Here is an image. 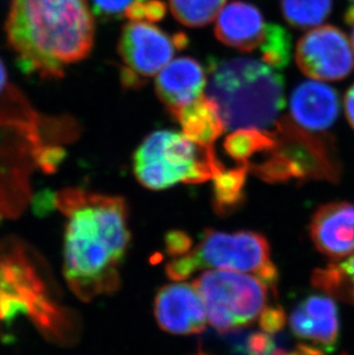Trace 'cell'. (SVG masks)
<instances>
[{"instance_id": "32", "label": "cell", "mask_w": 354, "mask_h": 355, "mask_svg": "<svg viewBox=\"0 0 354 355\" xmlns=\"http://www.w3.org/2000/svg\"><path fill=\"white\" fill-rule=\"evenodd\" d=\"M345 22L350 24V26L354 24V3L352 6L348 7L346 13H345Z\"/></svg>"}, {"instance_id": "19", "label": "cell", "mask_w": 354, "mask_h": 355, "mask_svg": "<svg viewBox=\"0 0 354 355\" xmlns=\"http://www.w3.org/2000/svg\"><path fill=\"white\" fill-rule=\"evenodd\" d=\"M224 150L238 164L248 162L257 155H266L276 146L275 130L237 129L224 141Z\"/></svg>"}, {"instance_id": "6", "label": "cell", "mask_w": 354, "mask_h": 355, "mask_svg": "<svg viewBox=\"0 0 354 355\" xmlns=\"http://www.w3.org/2000/svg\"><path fill=\"white\" fill-rule=\"evenodd\" d=\"M204 302L210 324L220 332H231L252 324L267 307V285L257 276L213 269L194 282Z\"/></svg>"}, {"instance_id": "10", "label": "cell", "mask_w": 354, "mask_h": 355, "mask_svg": "<svg viewBox=\"0 0 354 355\" xmlns=\"http://www.w3.org/2000/svg\"><path fill=\"white\" fill-rule=\"evenodd\" d=\"M158 324L173 335H196L204 331L206 312L194 285L173 283L158 291L154 300Z\"/></svg>"}, {"instance_id": "14", "label": "cell", "mask_w": 354, "mask_h": 355, "mask_svg": "<svg viewBox=\"0 0 354 355\" xmlns=\"http://www.w3.org/2000/svg\"><path fill=\"white\" fill-rule=\"evenodd\" d=\"M206 84V71L197 60L189 57L178 58L158 73L155 92L173 114L201 98Z\"/></svg>"}, {"instance_id": "29", "label": "cell", "mask_w": 354, "mask_h": 355, "mask_svg": "<svg viewBox=\"0 0 354 355\" xmlns=\"http://www.w3.org/2000/svg\"><path fill=\"white\" fill-rule=\"evenodd\" d=\"M338 266L342 269V272H344L345 276L348 277L354 290V254L344 261L338 262Z\"/></svg>"}, {"instance_id": "22", "label": "cell", "mask_w": 354, "mask_h": 355, "mask_svg": "<svg viewBox=\"0 0 354 355\" xmlns=\"http://www.w3.org/2000/svg\"><path fill=\"white\" fill-rule=\"evenodd\" d=\"M291 36L280 24H268L264 27V40L260 44L262 61L274 69H283L290 62Z\"/></svg>"}, {"instance_id": "27", "label": "cell", "mask_w": 354, "mask_h": 355, "mask_svg": "<svg viewBox=\"0 0 354 355\" xmlns=\"http://www.w3.org/2000/svg\"><path fill=\"white\" fill-rule=\"evenodd\" d=\"M145 22H158L166 15V3L161 0H145Z\"/></svg>"}, {"instance_id": "2", "label": "cell", "mask_w": 354, "mask_h": 355, "mask_svg": "<svg viewBox=\"0 0 354 355\" xmlns=\"http://www.w3.org/2000/svg\"><path fill=\"white\" fill-rule=\"evenodd\" d=\"M6 34L24 71L59 78L94 47L92 10L87 0H12Z\"/></svg>"}, {"instance_id": "25", "label": "cell", "mask_w": 354, "mask_h": 355, "mask_svg": "<svg viewBox=\"0 0 354 355\" xmlns=\"http://www.w3.org/2000/svg\"><path fill=\"white\" fill-rule=\"evenodd\" d=\"M287 323V315L281 306L266 307L259 316V324L262 331L269 335L281 331Z\"/></svg>"}, {"instance_id": "8", "label": "cell", "mask_w": 354, "mask_h": 355, "mask_svg": "<svg viewBox=\"0 0 354 355\" xmlns=\"http://www.w3.org/2000/svg\"><path fill=\"white\" fill-rule=\"evenodd\" d=\"M296 62L307 78L336 82L354 69V51L348 36L334 26H319L296 46Z\"/></svg>"}, {"instance_id": "3", "label": "cell", "mask_w": 354, "mask_h": 355, "mask_svg": "<svg viewBox=\"0 0 354 355\" xmlns=\"http://www.w3.org/2000/svg\"><path fill=\"white\" fill-rule=\"evenodd\" d=\"M208 84V97L217 104L226 130L276 127L285 106L284 80L264 61L214 58Z\"/></svg>"}, {"instance_id": "11", "label": "cell", "mask_w": 354, "mask_h": 355, "mask_svg": "<svg viewBox=\"0 0 354 355\" xmlns=\"http://www.w3.org/2000/svg\"><path fill=\"white\" fill-rule=\"evenodd\" d=\"M291 331L304 345L324 355L332 353L339 337L337 306L329 295H314L304 299L289 318Z\"/></svg>"}, {"instance_id": "15", "label": "cell", "mask_w": 354, "mask_h": 355, "mask_svg": "<svg viewBox=\"0 0 354 355\" xmlns=\"http://www.w3.org/2000/svg\"><path fill=\"white\" fill-rule=\"evenodd\" d=\"M264 27V17L257 6L235 0L217 15L215 36L227 46L242 52H252L260 46Z\"/></svg>"}, {"instance_id": "33", "label": "cell", "mask_w": 354, "mask_h": 355, "mask_svg": "<svg viewBox=\"0 0 354 355\" xmlns=\"http://www.w3.org/2000/svg\"><path fill=\"white\" fill-rule=\"evenodd\" d=\"M351 27H352L351 44H352V47H353V51H354V24H353V26H351Z\"/></svg>"}, {"instance_id": "21", "label": "cell", "mask_w": 354, "mask_h": 355, "mask_svg": "<svg viewBox=\"0 0 354 355\" xmlns=\"http://www.w3.org/2000/svg\"><path fill=\"white\" fill-rule=\"evenodd\" d=\"M227 0H169V8L180 24L201 28L217 19Z\"/></svg>"}, {"instance_id": "1", "label": "cell", "mask_w": 354, "mask_h": 355, "mask_svg": "<svg viewBox=\"0 0 354 355\" xmlns=\"http://www.w3.org/2000/svg\"><path fill=\"white\" fill-rule=\"evenodd\" d=\"M53 200L67 218L64 275L74 295L90 302L117 291L131 241L126 200L77 188L61 190Z\"/></svg>"}, {"instance_id": "28", "label": "cell", "mask_w": 354, "mask_h": 355, "mask_svg": "<svg viewBox=\"0 0 354 355\" xmlns=\"http://www.w3.org/2000/svg\"><path fill=\"white\" fill-rule=\"evenodd\" d=\"M344 111L348 123L354 129V83L348 87L344 97Z\"/></svg>"}, {"instance_id": "31", "label": "cell", "mask_w": 354, "mask_h": 355, "mask_svg": "<svg viewBox=\"0 0 354 355\" xmlns=\"http://www.w3.org/2000/svg\"><path fill=\"white\" fill-rule=\"evenodd\" d=\"M273 355H311V353L307 352L303 346L299 345L297 351H294V352H285V351H278L276 349Z\"/></svg>"}, {"instance_id": "17", "label": "cell", "mask_w": 354, "mask_h": 355, "mask_svg": "<svg viewBox=\"0 0 354 355\" xmlns=\"http://www.w3.org/2000/svg\"><path fill=\"white\" fill-rule=\"evenodd\" d=\"M40 119L29 101L10 83L6 68L0 60V124L19 129L40 146Z\"/></svg>"}, {"instance_id": "34", "label": "cell", "mask_w": 354, "mask_h": 355, "mask_svg": "<svg viewBox=\"0 0 354 355\" xmlns=\"http://www.w3.org/2000/svg\"><path fill=\"white\" fill-rule=\"evenodd\" d=\"M198 355H208V354H204V353H201V354H198Z\"/></svg>"}, {"instance_id": "18", "label": "cell", "mask_w": 354, "mask_h": 355, "mask_svg": "<svg viewBox=\"0 0 354 355\" xmlns=\"http://www.w3.org/2000/svg\"><path fill=\"white\" fill-rule=\"evenodd\" d=\"M248 162L233 169H224L213 180V208L220 216H227L241 208L245 200V183Z\"/></svg>"}, {"instance_id": "16", "label": "cell", "mask_w": 354, "mask_h": 355, "mask_svg": "<svg viewBox=\"0 0 354 355\" xmlns=\"http://www.w3.org/2000/svg\"><path fill=\"white\" fill-rule=\"evenodd\" d=\"M171 115L180 124L184 136L201 146H213L226 131L217 104L204 94Z\"/></svg>"}, {"instance_id": "20", "label": "cell", "mask_w": 354, "mask_h": 355, "mask_svg": "<svg viewBox=\"0 0 354 355\" xmlns=\"http://www.w3.org/2000/svg\"><path fill=\"white\" fill-rule=\"evenodd\" d=\"M332 0H281L284 20L297 29H313L330 15Z\"/></svg>"}, {"instance_id": "9", "label": "cell", "mask_w": 354, "mask_h": 355, "mask_svg": "<svg viewBox=\"0 0 354 355\" xmlns=\"http://www.w3.org/2000/svg\"><path fill=\"white\" fill-rule=\"evenodd\" d=\"M117 49L124 62L122 68L144 83L171 62L176 50L173 38L149 22L126 24Z\"/></svg>"}, {"instance_id": "4", "label": "cell", "mask_w": 354, "mask_h": 355, "mask_svg": "<svg viewBox=\"0 0 354 355\" xmlns=\"http://www.w3.org/2000/svg\"><path fill=\"white\" fill-rule=\"evenodd\" d=\"M27 316L58 344L78 338L76 315L52 298L31 257L17 245L0 248V322Z\"/></svg>"}, {"instance_id": "30", "label": "cell", "mask_w": 354, "mask_h": 355, "mask_svg": "<svg viewBox=\"0 0 354 355\" xmlns=\"http://www.w3.org/2000/svg\"><path fill=\"white\" fill-rule=\"evenodd\" d=\"M171 38H173V42H174L176 50H183V49L187 46V44H189V38H187V35L184 34V33L175 34Z\"/></svg>"}, {"instance_id": "12", "label": "cell", "mask_w": 354, "mask_h": 355, "mask_svg": "<svg viewBox=\"0 0 354 355\" xmlns=\"http://www.w3.org/2000/svg\"><path fill=\"white\" fill-rule=\"evenodd\" d=\"M310 234L317 250L329 258L354 254V205L348 201L322 205L312 218Z\"/></svg>"}, {"instance_id": "7", "label": "cell", "mask_w": 354, "mask_h": 355, "mask_svg": "<svg viewBox=\"0 0 354 355\" xmlns=\"http://www.w3.org/2000/svg\"><path fill=\"white\" fill-rule=\"evenodd\" d=\"M190 254L198 270L213 268L253 272L276 295L278 268L271 261L269 243L258 232H224L208 229Z\"/></svg>"}, {"instance_id": "23", "label": "cell", "mask_w": 354, "mask_h": 355, "mask_svg": "<svg viewBox=\"0 0 354 355\" xmlns=\"http://www.w3.org/2000/svg\"><path fill=\"white\" fill-rule=\"evenodd\" d=\"M236 351L242 355H273L275 351L274 339L267 332H251L243 342L238 343Z\"/></svg>"}, {"instance_id": "5", "label": "cell", "mask_w": 354, "mask_h": 355, "mask_svg": "<svg viewBox=\"0 0 354 355\" xmlns=\"http://www.w3.org/2000/svg\"><path fill=\"white\" fill-rule=\"evenodd\" d=\"M133 168L138 182L152 191H162L177 183H204L226 169L213 146L196 144L171 130L149 135L135 151Z\"/></svg>"}, {"instance_id": "13", "label": "cell", "mask_w": 354, "mask_h": 355, "mask_svg": "<svg viewBox=\"0 0 354 355\" xmlns=\"http://www.w3.org/2000/svg\"><path fill=\"white\" fill-rule=\"evenodd\" d=\"M341 110L336 89L319 80L299 84L290 97L291 120L303 130L322 135L337 121Z\"/></svg>"}, {"instance_id": "35", "label": "cell", "mask_w": 354, "mask_h": 355, "mask_svg": "<svg viewBox=\"0 0 354 355\" xmlns=\"http://www.w3.org/2000/svg\"><path fill=\"white\" fill-rule=\"evenodd\" d=\"M351 1H353V3H354V0H351Z\"/></svg>"}, {"instance_id": "24", "label": "cell", "mask_w": 354, "mask_h": 355, "mask_svg": "<svg viewBox=\"0 0 354 355\" xmlns=\"http://www.w3.org/2000/svg\"><path fill=\"white\" fill-rule=\"evenodd\" d=\"M145 0H91L92 12L101 20H117L124 17L128 7Z\"/></svg>"}, {"instance_id": "26", "label": "cell", "mask_w": 354, "mask_h": 355, "mask_svg": "<svg viewBox=\"0 0 354 355\" xmlns=\"http://www.w3.org/2000/svg\"><path fill=\"white\" fill-rule=\"evenodd\" d=\"M165 246L168 255L177 258L191 251L192 239L187 232L182 230H171L165 237Z\"/></svg>"}]
</instances>
